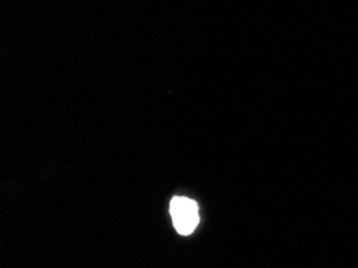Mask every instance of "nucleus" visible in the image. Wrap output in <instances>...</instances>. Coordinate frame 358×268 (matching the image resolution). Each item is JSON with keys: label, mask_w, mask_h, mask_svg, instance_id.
I'll return each instance as SVG.
<instances>
[{"label": "nucleus", "mask_w": 358, "mask_h": 268, "mask_svg": "<svg viewBox=\"0 0 358 268\" xmlns=\"http://www.w3.org/2000/svg\"><path fill=\"white\" fill-rule=\"evenodd\" d=\"M171 216L173 227L183 237H188L194 232L199 223L198 204L189 198H173L171 202Z\"/></svg>", "instance_id": "f257e3e1"}]
</instances>
